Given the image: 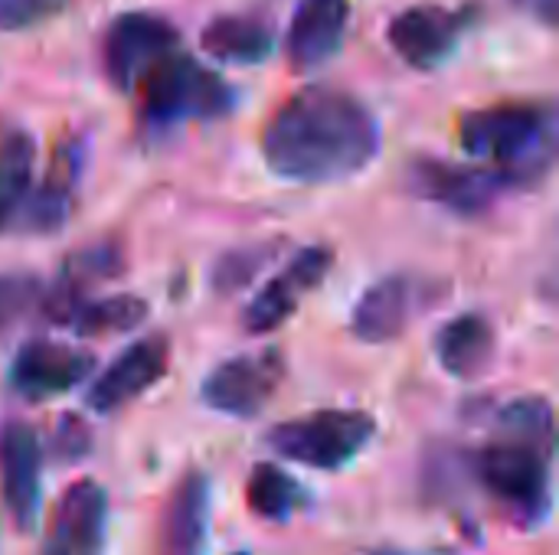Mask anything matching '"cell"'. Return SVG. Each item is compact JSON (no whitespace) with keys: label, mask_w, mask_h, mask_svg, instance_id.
<instances>
[{"label":"cell","mask_w":559,"mask_h":555,"mask_svg":"<svg viewBox=\"0 0 559 555\" xmlns=\"http://www.w3.org/2000/svg\"><path fill=\"white\" fill-rule=\"evenodd\" d=\"M383 147L373 111L337 88H301L262 131V154L275 177L321 186L364 173Z\"/></svg>","instance_id":"6da1fadb"},{"label":"cell","mask_w":559,"mask_h":555,"mask_svg":"<svg viewBox=\"0 0 559 555\" xmlns=\"http://www.w3.org/2000/svg\"><path fill=\"white\" fill-rule=\"evenodd\" d=\"M468 157L511 177L514 186L537 183L557 154V111L547 101H508L472 111L459 124Z\"/></svg>","instance_id":"7a4b0ae2"},{"label":"cell","mask_w":559,"mask_h":555,"mask_svg":"<svg viewBox=\"0 0 559 555\" xmlns=\"http://www.w3.org/2000/svg\"><path fill=\"white\" fill-rule=\"evenodd\" d=\"M481 491L521 527L537 530L554 510V451L524 438L498 435L472 455Z\"/></svg>","instance_id":"3957f363"},{"label":"cell","mask_w":559,"mask_h":555,"mask_svg":"<svg viewBox=\"0 0 559 555\" xmlns=\"http://www.w3.org/2000/svg\"><path fill=\"white\" fill-rule=\"evenodd\" d=\"M141 114L151 128H174L183 121L223 118L236 105L229 82L206 62L180 49L154 62L141 79Z\"/></svg>","instance_id":"277c9868"},{"label":"cell","mask_w":559,"mask_h":555,"mask_svg":"<svg viewBox=\"0 0 559 555\" xmlns=\"http://www.w3.org/2000/svg\"><path fill=\"white\" fill-rule=\"evenodd\" d=\"M377 438V419L360 409H321L311 415L275 425L265 442L269 448L311 471L350 468Z\"/></svg>","instance_id":"5b68a950"},{"label":"cell","mask_w":559,"mask_h":555,"mask_svg":"<svg viewBox=\"0 0 559 555\" xmlns=\"http://www.w3.org/2000/svg\"><path fill=\"white\" fill-rule=\"evenodd\" d=\"M285 383V357L278 350H259L233 357L213 366L200 386V399L206 409L226 419H255L275 399Z\"/></svg>","instance_id":"8992f818"},{"label":"cell","mask_w":559,"mask_h":555,"mask_svg":"<svg viewBox=\"0 0 559 555\" xmlns=\"http://www.w3.org/2000/svg\"><path fill=\"white\" fill-rule=\"evenodd\" d=\"M409 190L429 203L445 206L459 216H481L488 213L514 183L501 170L488 164H449L436 157H423L409 167L406 177Z\"/></svg>","instance_id":"52a82bcc"},{"label":"cell","mask_w":559,"mask_h":555,"mask_svg":"<svg viewBox=\"0 0 559 555\" xmlns=\"http://www.w3.org/2000/svg\"><path fill=\"white\" fill-rule=\"evenodd\" d=\"M174 49H180V33L174 29V23H167L157 13L131 10L108 23L102 62L111 85L131 88L154 62H160Z\"/></svg>","instance_id":"ba28073f"},{"label":"cell","mask_w":559,"mask_h":555,"mask_svg":"<svg viewBox=\"0 0 559 555\" xmlns=\"http://www.w3.org/2000/svg\"><path fill=\"white\" fill-rule=\"evenodd\" d=\"M426 304H432L429 278L409 272L386 275L373 281L354 304L350 330L364 343H393L413 327V321L426 311Z\"/></svg>","instance_id":"9c48e42d"},{"label":"cell","mask_w":559,"mask_h":555,"mask_svg":"<svg viewBox=\"0 0 559 555\" xmlns=\"http://www.w3.org/2000/svg\"><path fill=\"white\" fill-rule=\"evenodd\" d=\"M170 370V340L160 334L128 343L88 386L85 406L95 415H111L151 393Z\"/></svg>","instance_id":"30bf717a"},{"label":"cell","mask_w":559,"mask_h":555,"mask_svg":"<svg viewBox=\"0 0 559 555\" xmlns=\"http://www.w3.org/2000/svg\"><path fill=\"white\" fill-rule=\"evenodd\" d=\"M108 494L98 481L82 478L56 500L39 555H102L108 543Z\"/></svg>","instance_id":"8fae6325"},{"label":"cell","mask_w":559,"mask_h":555,"mask_svg":"<svg viewBox=\"0 0 559 555\" xmlns=\"http://www.w3.org/2000/svg\"><path fill=\"white\" fill-rule=\"evenodd\" d=\"M334 268V249L331 245H308L301 249L275 278H269L255 298L242 311V327L255 337L278 330L298 304L331 275Z\"/></svg>","instance_id":"7c38bea8"},{"label":"cell","mask_w":559,"mask_h":555,"mask_svg":"<svg viewBox=\"0 0 559 555\" xmlns=\"http://www.w3.org/2000/svg\"><path fill=\"white\" fill-rule=\"evenodd\" d=\"M465 26H468V16L462 10H452L442 3H419L390 20L386 39L406 65L429 72V69L445 65L455 56Z\"/></svg>","instance_id":"4fadbf2b"},{"label":"cell","mask_w":559,"mask_h":555,"mask_svg":"<svg viewBox=\"0 0 559 555\" xmlns=\"http://www.w3.org/2000/svg\"><path fill=\"white\" fill-rule=\"evenodd\" d=\"M0 497L20 533H29L43 497V445L33 425H0Z\"/></svg>","instance_id":"5bb4252c"},{"label":"cell","mask_w":559,"mask_h":555,"mask_svg":"<svg viewBox=\"0 0 559 555\" xmlns=\"http://www.w3.org/2000/svg\"><path fill=\"white\" fill-rule=\"evenodd\" d=\"M95 370L92 353L56 340H26L10 366V386L26 402H49L72 393Z\"/></svg>","instance_id":"9a60e30c"},{"label":"cell","mask_w":559,"mask_h":555,"mask_svg":"<svg viewBox=\"0 0 559 555\" xmlns=\"http://www.w3.org/2000/svg\"><path fill=\"white\" fill-rule=\"evenodd\" d=\"M82 164H85V147L82 141H66L59 144L49 173L43 177L39 190H29L16 226L23 232H36V236H52L69 222V209H72V196H75V183L82 177Z\"/></svg>","instance_id":"2e32d148"},{"label":"cell","mask_w":559,"mask_h":555,"mask_svg":"<svg viewBox=\"0 0 559 555\" xmlns=\"http://www.w3.org/2000/svg\"><path fill=\"white\" fill-rule=\"evenodd\" d=\"M210 520H213V481L203 471H187L164 507V520H160L164 555L206 553Z\"/></svg>","instance_id":"e0dca14e"},{"label":"cell","mask_w":559,"mask_h":555,"mask_svg":"<svg viewBox=\"0 0 559 555\" xmlns=\"http://www.w3.org/2000/svg\"><path fill=\"white\" fill-rule=\"evenodd\" d=\"M347 20L350 0H301L285 36L288 62L301 72L324 65L341 49Z\"/></svg>","instance_id":"ac0fdd59"},{"label":"cell","mask_w":559,"mask_h":555,"mask_svg":"<svg viewBox=\"0 0 559 555\" xmlns=\"http://www.w3.org/2000/svg\"><path fill=\"white\" fill-rule=\"evenodd\" d=\"M495 353H498V334L485 314L468 311L462 317H452L436 334V360L455 379H478L481 373H488Z\"/></svg>","instance_id":"d6986e66"},{"label":"cell","mask_w":559,"mask_h":555,"mask_svg":"<svg viewBox=\"0 0 559 555\" xmlns=\"http://www.w3.org/2000/svg\"><path fill=\"white\" fill-rule=\"evenodd\" d=\"M118 272H121V249L115 242H98V245H88V249L69 255L59 272V281L49 291H43L49 321L62 324L72 314V307L82 304L85 288L102 285V281L115 278Z\"/></svg>","instance_id":"ffe728a7"},{"label":"cell","mask_w":559,"mask_h":555,"mask_svg":"<svg viewBox=\"0 0 559 555\" xmlns=\"http://www.w3.org/2000/svg\"><path fill=\"white\" fill-rule=\"evenodd\" d=\"M200 46H203V52H210L219 62L259 65L275 49V29L259 16L226 13V16H216L203 26Z\"/></svg>","instance_id":"44dd1931"},{"label":"cell","mask_w":559,"mask_h":555,"mask_svg":"<svg viewBox=\"0 0 559 555\" xmlns=\"http://www.w3.org/2000/svg\"><path fill=\"white\" fill-rule=\"evenodd\" d=\"M36 144L26 131L0 137V232L16 226V216L33 190Z\"/></svg>","instance_id":"7402d4cb"},{"label":"cell","mask_w":559,"mask_h":555,"mask_svg":"<svg viewBox=\"0 0 559 555\" xmlns=\"http://www.w3.org/2000/svg\"><path fill=\"white\" fill-rule=\"evenodd\" d=\"M246 504L259 520L288 523L305 507V487L285 468L262 461L246 481Z\"/></svg>","instance_id":"603a6c76"},{"label":"cell","mask_w":559,"mask_h":555,"mask_svg":"<svg viewBox=\"0 0 559 555\" xmlns=\"http://www.w3.org/2000/svg\"><path fill=\"white\" fill-rule=\"evenodd\" d=\"M151 307L147 301L134 298V294H111V298H98V301H82L72 307V314L62 321L69 330H75L79 337H111V334H128L134 327H141L147 321Z\"/></svg>","instance_id":"cb8c5ba5"},{"label":"cell","mask_w":559,"mask_h":555,"mask_svg":"<svg viewBox=\"0 0 559 555\" xmlns=\"http://www.w3.org/2000/svg\"><path fill=\"white\" fill-rule=\"evenodd\" d=\"M498 435L524 438L554 451V406L544 396H521L498 412Z\"/></svg>","instance_id":"d4e9b609"},{"label":"cell","mask_w":559,"mask_h":555,"mask_svg":"<svg viewBox=\"0 0 559 555\" xmlns=\"http://www.w3.org/2000/svg\"><path fill=\"white\" fill-rule=\"evenodd\" d=\"M278 255V242H255V245H246V249H236L229 255H223L216 265H213V288L223 291V294H233L239 288H246L272 258Z\"/></svg>","instance_id":"484cf974"},{"label":"cell","mask_w":559,"mask_h":555,"mask_svg":"<svg viewBox=\"0 0 559 555\" xmlns=\"http://www.w3.org/2000/svg\"><path fill=\"white\" fill-rule=\"evenodd\" d=\"M69 0H0V33H20L52 20Z\"/></svg>","instance_id":"4316f807"},{"label":"cell","mask_w":559,"mask_h":555,"mask_svg":"<svg viewBox=\"0 0 559 555\" xmlns=\"http://www.w3.org/2000/svg\"><path fill=\"white\" fill-rule=\"evenodd\" d=\"M39 298L43 288L33 275H0V327L23 317Z\"/></svg>","instance_id":"83f0119b"},{"label":"cell","mask_w":559,"mask_h":555,"mask_svg":"<svg viewBox=\"0 0 559 555\" xmlns=\"http://www.w3.org/2000/svg\"><path fill=\"white\" fill-rule=\"evenodd\" d=\"M52 448H56V455H62L66 461H75V458H82V455L92 448V432L85 429L82 419L66 415V419H59V425H56V442H52Z\"/></svg>","instance_id":"f1b7e54d"},{"label":"cell","mask_w":559,"mask_h":555,"mask_svg":"<svg viewBox=\"0 0 559 555\" xmlns=\"http://www.w3.org/2000/svg\"><path fill=\"white\" fill-rule=\"evenodd\" d=\"M521 7H527L534 16H540L547 26H554L557 23V0H518Z\"/></svg>","instance_id":"f546056e"},{"label":"cell","mask_w":559,"mask_h":555,"mask_svg":"<svg viewBox=\"0 0 559 555\" xmlns=\"http://www.w3.org/2000/svg\"><path fill=\"white\" fill-rule=\"evenodd\" d=\"M377 555H416V553H403V550H383V553Z\"/></svg>","instance_id":"4dcf8cb0"},{"label":"cell","mask_w":559,"mask_h":555,"mask_svg":"<svg viewBox=\"0 0 559 555\" xmlns=\"http://www.w3.org/2000/svg\"><path fill=\"white\" fill-rule=\"evenodd\" d=\"M239 555H246V553H239Z\"/></svg>","instance_id":"1f68e13d"}]
</instances>
